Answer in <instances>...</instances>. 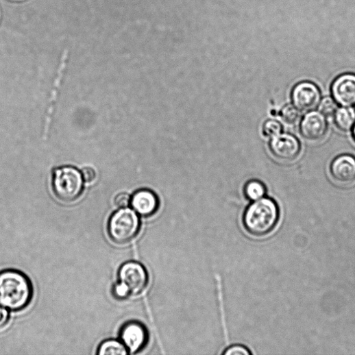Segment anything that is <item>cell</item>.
Returning <instances> with one entry per match:
<instances>
[{
  "instance_id": "cell-4",
  "label": "cell",
  "mask_w": 355,
  "mask_h": 355,
  "mask_svg": "<svg viewBox=\"0 0 355 355\" xmlns=\"http://www.w3.org/2000/svg\"><path fill=\"white\" fill-rule=\"evenodd\" d=\"M84 181L81 171L71 166L53 171L52 188L56 197L64 202H73L82 195Z\"/></svg>"
},
{
  "instance_id": "cell-17",
  "label": "cell",
  "mask_w": 355,
  "mask_h": 355,
  "mask_svg": "<svg viewBox=\"0 0 355 355\" xmlns=\"http://www.w3.org/2000/svg\"><path fill=\"white\" fill-rule=\"evenodd\" d=\"M337 103L332 97H327L321 100L318 108L320 112L326 117L333 116L337 108Z\"/></svg>"
},
{
  "instance_id": "cell-14",
  "label": "cell",
  "mask_w": 355,
  "mask_h": 355,
  "mask_svg": "<svg viewBox=\"0 0 355 355\" xmlns=\"http://www.w3.org/2000/svg\"><path fill=\"white\" fill-rule=\"evenodd\" d=\"M97 354L99 355H127L130 352L121 341L108 339L99 345Z\"/></svg>"
},
{
  "instance_id": "cell-9",
  "label": "cell",
  "mask_w": 355,
  "mask_h": 355,
  "mask_svg": "<svg viewBox=\"0 0 355 355\" xmlns=\"http://www.w3.org/2000/svg\"><path fill=\"white\" fill-rule=\"evenodd\" d=\"M120 337L129 352L136 354L143 350L147 344L149 334L141 323L130 321L122 327Z\"/></svg>"
},
{
  "instance_id": "cell-15",
  "label": "cell",
  "mask_w": 355,
  "mask_h": 355,
  "mask_svg": "<svg viewBox=\"0 0 355 355\" xmlns=\"http://www.w3.org/2000/svg\"><path fill=\"white\" fill-rule=\"evenodd\" d=\"M245 193L249 200L256 201L265 197L267 190L262 182L254 180L247 184Z\"/></svg>"
},
{
  "instance_id": "cell-6",
  "label": "cell",
  "mask_w": 355,
  "mask_h": 355,
  "mask_svg": "<svg viewBox=\"0 0 355 355\" xmlns=\"http://www.w3.org/2000/svg\"><path fill=\"white\" fill-rule=\"evenodd\" d=\"M292 104L302 112L311 111L318 107L321 100L319 88L310 82L295 84L291 90Z\"/></svg>"
},
{
  "instance_id": "cell-7",
  "label": "cell",
  "mask_w": 355,
  "mask_h": 355,
  "mask_svg": "<svg viewBox=\"0 0 355 355\" xmlns=\"http://www.w3.org/2000/svg\"><path fill=\"white\" fill-rule=\"evenodd\" d=\"M326 117L319 111L311 110L305 114L299 126L300 134L310 142L323 140L328 132Z\"/></svg>"
},
{
  "instance_id": "cell-8",
  "label": "cell",
  "mask_w": 355,
  "mask_h": 355,
  "mask_svg": "<svg viewBox=\"0 0 355 355\" xmlns=\"http://www.w3.org/2000/svg\"><path fill=\"white\" fill-rule=\"evenodd\" d=\"M269 147L272 154L282 161H293L299 156L302 151L299 139L289 134H280L272 138Z\"/></svg>"
},
{
  "instance_id": "cell-1",
  "label": "cell",
  "mask_w": 355,
  "mask_h": 355,
  "mask_svg": "<svg viewBox=\"0 0 355 355\" xmlns=\"http://www.w3.org/2000/svg\"><path fill=\"white\" fill-rule=\"evenodd\" d=\"M32 297V284L25 274L14 269L0 273V305L21 311L29 306Z\"/></svg>"
},
{
  "instance_id": "cell-10",
  "label": "cell",
  "mask_w": 355,
  "mask_h": 355,
  "mask_svg": "<svg viewBox=\"0 0 355 355\" xmlns=\"http://www.w3.org/2000/svg\"><path fill=\"white\" fill-rule=\"evenodd\" d=\"M332 97L341 106L350 107L355 105V74H342L332 82Z\"/></svg>"
},
{
  "instance_id": "cell-16",
  "label": "cell",
  "mask_w": 355,
  "mask_h": 355,
  "mask_svg": "<svg viewBox=\"0 0 355 355\" xmlns=\"http://www.w3.org/2000/svg\"><path fill=\"white\" fill-rule=\"evenodd\" d=\"M280 117L282 121L289 125L297 123L302 117V111L293 104L284 106L280 110Z\"/></svg>"
},
{
  "instance_id": "cell-11",
  "label": "cell",
  "mask_w": 355,
  "mask_h": 355,
  "mask_svg": "<svg viewBox=\"0 0 355 355\" xmlns=\"http://www.w3.org/2000/svg\"><path fill=\"white\" fill-rule=\"evenodd\" d=\"M332 180L340 184L349 185L355 182V157L342 154L336 157L330 166Z\"/></svg>"
},
{
  "instance_id": "cell-13",
  "label": "cell",
  "mask_w": 355,
  "mask_h": 355,
  "mask_svg": "<svg viewBox=\"0 0 355 355\" xmlns=\"http://www.w3.org/2000/svg\"><path fill=\"white\" fill-rule=\"evenodd\" d=\"M334 123L338 130L343 133L350 132L355 124V109L341 106L336 109L334 115Z\"/></svg>"
},
{
  "instance_id": "cell-20",
  "label": "cell",
  "mask_w": 355,
  "mask_h": 355,
  "mask_svg": "<svg viewBox=\"0 0 355 355\" xmlns=\"http://www.w3.org/2000/svg\"><path fill=\"white\" fill-rule=\"evenodd\" d=\"M252 354L249 348L242 345H230L223 352V355H251Z\"/></svg>"
},
{
  "instance_id": "cell-12",
  "label": "cell",
  "mask_w": 355,
  "mask_h": 355,
  "mask_svg": "<svg viewBox=\"0 0 355 355\" xmlns=\"http://www.w3.org/2000/svg\"><path fill=\"white\" fill-rule=\"evenodd\" d=\"M130 205L139 216L149 217L158 211L159 199L152 191L143 189L134 194L131 198Z\"/></svg>"
},
{
  "instance_id": "cell-23",
  "label": "cell",
  "mask_w": 355,
  "mask_h": 355,
  "mask_svg": "<svg viewBox=\"0 0 355 355\" xmlns=\"http://www.w3.org/2000/svg\"><path fill=\"white\" fill-rule=\"evenodd\" d=\"M10 319V314L7 308L0 305V328L5 327Z\"/></svg>"
},
{
  "instance_id": "cell-24",
  "label": "cell",
  "mask_w": 355,
  "mask_h": 355,
  "mask_svg": "<svg viewBox=\"0 0 355 355\" xmlns=\"http://www.w3.org/2000/svg\"><path fill=\"white\" fill-rule=\"evenodd\" d=\"M352 136L354 142L355 143V124L352 130Z\"/></svg>"
},
{
  "instance_id": "cell-3",
  "label": "cell",
  "mask_w": 355,
  "mask_h": 355,
  "mask_svg": "<svg viewBox=\"0 0 355 355\" xmlns=\"http://www.w3.org/2000/svg\"><path fill=\"white\" fill-rule=\"evenodd\" d=\"M139 215L132 209L122 208L110 216L108 222V233L110 240L117 245L132 242L140 230Z\"/></svg>"
},
{
  "instance_id": "cell-19",
  "label": "cell",
  "mask_w": 355,
  "mask_h": 355,
  "mask_svg": "<svg viewBox=\"0 0 355 355\" xmlns=\"http://www.w3.org/2000/svg\"><path fill=\"white\" fill-rule=\"evenodd\" d=\"M282 126L281 123L277 121L269 120L267 121L263 126V133L264 134L272 138L282 134Z\"/></svg>"
},
{
  "instance_id": "cell-22",
  "label": "cell",
  "mask_w": 355,
  "mask_h": 355,
  "mask_svg": "<svg viewBox=\"0 0 355 355\" xmlns=\"http://www.w3.org/2000/svg\"><path fill=\"white\" fill-rule=\"evenodd\" d=\"M81 173L84 182L87 184L93 183L96 180L97 173L95 170L92 167H84L81 171Z\"/></svg>"
},
{
  "instance_id": "cell-5",
  "label": "cell",
  "mask_w": 355,
  "mask_h": 355,
  "mask_svg": "<svg viewBox=\"0 0 355 355\" xmlns=\"http://www.w3.org/2000/svg\"><path fill=\"white\" fill-rule=\"evenodd\" d=\"M118 280L128 287L132 295H139L147 287L149 275L142 264L129 261L124 263L118 271Z\"/></svg>"
},
{
  "instance_id": "cell-2",
  "label": "cell",
  "mask_w": 355,
  "mask_h": 355,
  "mask_svg": "<svg viewBox=\"0 0 355 355\" xmlns=\"http://www.w3.org/2000/svg\"><path fill=\"white\" fill-rule=\"evenodd\" d=\"M279 218L280 210L276 202L265 197L249 206L244 213L243 225L251 234L263 236L273 230Z\"/></svg>"
},
{
  "instance_id": "cell-18",
  "label": "cell",
  "mask_w": 355,
  "mask_h": 355,
  "mask_svg": "<svg viewBox=\"0 0 355 355\" xmlns=\"http://www.w3.org/2000/svg\"><path fill=\"white\" fill-rule=\"evenodd\" d=\"M112 294L113 297L118 301H124L132 295L128 287L120 281L113 285Z\"/></svg>"
},
{
  "instance_id": "cell-21",
  "label": "cell",
  "mask_w": 355,
  "mask_h": 355,
  "mask_svg": "<svg viewBox=\"0 0 355 355\" xmlns=\"http://www.w3.org/2000/svg\"><path fill=\"white\" fill-rule=\"evenodd\" d=\"M130 195L127 193L118 194L114 198V204L118 208H127L131 204Z\"/></svg>"
}]
</instances>
